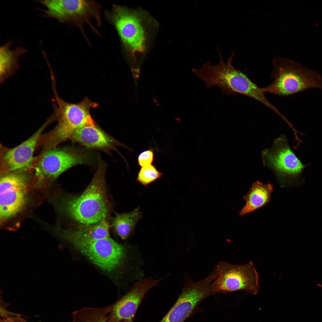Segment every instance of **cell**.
Returning <instances> with one entry per match:
<instances>
[{
    "mask_svg": "<svg viewBox=\"0 0 322 322\" xmlns=\"http://www.w3.org/2000/svg\"><path fill=\"white\" fill-rule=\"evenodd\" d=\"M109 18L121 40L130 64L139 69L158 27L149 13L141 8L133 9L115 5Z\"/></svg>",
    "mask_w": 322,
    "mask_h": 322,
    "instance_id": "obj_1",
    "label": "cell"
},
{
    "mask_svg": "<svg viewBox=\"0 0 322 322\" xmlns=\"http://www.w3.org/2000/svg\"><path fill=\"white\" fill-rule=\"evenodd\" d=\"M105 163L100 162L89 184L79 196L61 198L59 209L83 225L98 223L106 219L109 205L106 186Z\"/></svg>",
    "mask_w": 322,
    "mask_h": 322,
    "instance_id": "obj_2",
    "label": "cell"
},
{
    "mask_svg": "<svg viewBox=\"0 0 322 322\" xmlns=\"http://www.w3.org/2000/svg\"><path fill=\"white\" fill-rule=\"evenodd\" d=\"M52 80L55 103L53 102L54 113L52 116L57 123L52 130L42 134L41 137V145L46 150L56 147L70 139L77 129L85 126L95 124L90 110L98 106L88 98L76 103L64 101L58 95L55 79Z\"/></svg>",
    "mask_w": 322,
    "mask_h": 322,
    "instance_id": "obj_3",
    "label": "cell"
},
{
    "mask_svg": "<svg viewBox=\"0 0 322 322\" xmlns=\"http://www.w3.org/2000/svg\"><path fill=\"white\" fill-rule=\"evenodd\" d=\"M273 64L274 69L271 77L274 80L262 88L265 93L286 97L310 88L322 90V79L318 71L280 56L274 58Z\"/></svg>",
    "mask_w": 322,
    "mask_h": 322,
    "instance_id": "obj_4",
    "label": "cell"
},
{
    "mask_svg": "<svg viewBox=\"0 0 322 322\" xmlns=\"http://www.w3.org/2000/svg\"><path fill=\"white\" fill-rule=\"evenodd\" d=\"M93 155L79 148L56 147L36 157L29 171L37 185L52 182L69 168L93 162Z\"/></svg>",
    "mask_w": 322,
    "mask_h": 322,
    "instance_id": "obj_5",
    "label": "cell"
},
{
    "mask_svg": "<svg viewBox=\"0 0 322 322\" xmlns=\"http://www.w3.org/2000/svg\"><path fill=\"white\" fill-rule=\"evenodd\" d=\"M261 156L263 165L271 170L281 187L303 183L301 175L306 165L295 154L283 134L275 140L271 147L264 150Z\"/></svg>",
    "mask_w": 322,
    "mask_h": 322,
    "instance_id": "obj_6",
    "label": "cell"
},
{
    "mask_svg": "<svg viewBox=\"0 0 322 322\" xmlns=\"http://www.w3.org/2000/svg\"><path fill=\"white\" fill-rule=\"evenodd\" d=\"M214 270L212 287L215 294L243 290L256 295L258 291V275L251 261L242 265L220 261Z\"/></svg>",
    "mask_w": 322,
    "mask_h": 322,
    "instance_id": "obj_7",
    "label": "cell"
},
{
    "mask_svg": "<svg viewBox=\"0 0 322 322\" xmlns=\"http://www.w3.org/2000/svg\"><path fill=\"white\" fill-rule=\"evenodd\" d=\"M32 179L29 170L2 175L0 182V216L2 222L13 218L24 209L27 202Z\"/></svg>",
    "mask_w": 322,
    "mask_h": 322,
    "instance_id": "obj_8",
    "label": "cell"
},
{
    "mask_svg": "<svg viewBox=\"0 0 322 322\" xmlns=\"http://www.w3.org/2000/svg\"><path fill=\"white\" fill-rule=\"evenodd\" d=\"M214 272L199 281H193L187 276L177 300L160 322H183L202 301L215 294L212 287Z\"/></svg>",
    "mask_w": 322,
    "mask_h": 322,
    "instance_id": "obj_9",
    "label": "cell"
},
{
    "mask_svg": "<svg viewBox=\"0 0 322 322\" xmlns=\"http://www.w3.org/2000/svg\"><path fill=\"white\" fill-rule=\"evenodd\" d=\"M73 245L93 264L108 272L119 267L126 257L125 247L109 237Z\"/></svg>",
    "mask_w": 322,
    "mask_h": 322,
    "instance_id": "obj_10",
    "label": "cell"
},
{
    "mask_svg": "<svg viewBox=\"0 0 322 322\" xmlns=\"http://www.w3.org/2000/svg\"><path fill=\"white\" fill-rule=\"evenodd\" d=\"M35 1L46 7L43 16L67 24L83 21L90 18L98 19L95 3L86 0H45Z\"/></svg>",
    "mask_w": 322,
    "mask_h": 322,
    "instance_id": "obj_11",
    "label": "cell"
},
{
    "mask_svg": "<svg viewBox=\"0 0 322 322\" xmlns=\"http://www.w3.org/2000/svg\"><path fill=\"white\" fill-rule=\"evenodd\" d=\"M49 118L28 139L11 148L2 146L0 157L1 174L16 171L29 170L36 157L34 153L38 146L42 132L52 122Z\"/></svg>",
    "mask_w": 322,
    "mask_h": 322,
    "instance_id": "obj_12",
    "label": "cell"
},
{
    "mask_svg": "<svg viewBox=\"0 0 322 322\" xmlns=\"http://www.w3.org/2000/svg\"><path fill=\"white\" fill-rule=\"evenodd\" d=\"M160 280L151 278L142 279L114 305L112 317L114 322H132L134 317L146 293L156 286Z\"/></svg>",
    "mask_w": 322,
    "mask_h": 322,
    "instance_id": "obj_13",
    "label": "cell"
},
{
    "mask_svg": "<svg viewBox=\"0 0 322 322\" xmlns=\"http://www.w3.org/2000/svg\"><path fill=\"white\" fill-rule=\"evenodd\" d=\"M224 84L227 95L239 94L247 96L268 107L281 118L284 117L278 109L267 99L262 88L239 69L233 68L228 71L224 77Z\"/></svg>",
    "mask_w": 322,
    "mask_h": 322,
    "instance_id": "obj_14",
    "label": "cell"
},
{
    "mask_svg": "<svg viewBox=\"0 0 322 322\" xmlns=\"http://www.w3.org/2000/svg\"><path fill=\"white\" fill-rule=\"evenodd\" d=\"M70 140L88 148L108 152L115 151L118 153L117 146L132 151L126 145L108 135L95 124L85 126L75 130Z\"/></svg>",
    "mask_w": 322,
    "mask_h": 322,
    "instance_id": "obj_15",
    "label": "cell"
},
{
    "mask_svg": "<svg viewBox=\"0 0 322 322\" xmlns=\"http://www.w3.org/2000/svg\"><path fill=\"white\" fill-rule=\"evenodd\" d=\"M274 191L272 184L257 181L254 182L248 192L243 196L245 202L243 207L239 211L240 216L261 208L270 202Z\"/></svg>",
    "mask_w": 322,
    "mask_h": 322,
    "instance_id": "obj_16",
    "label": "cell"
},
{
    "mask_svg": "<svg viewBox=\"0 0 322 322\" xmlns=\"http://www.w3.org/2000/svg\"><path fill=\"white\" fill-rule=\"evenodd\" d=\"M83 225L76 229L64 230L63 236L73 245L109 237V226L106 219L96 224Z\"/></svg>",
    "mask_w": 322,
    "mask_h": 322,
    "instance_id": "obj_17",
    "label": "cell"
},
{
    "mask_svg": "<svg viewBox=\"0 0 322 322\" xmlns=\"http://www.w3.org/2000/svg\"><path fill=\"white\" fill-rule=\"evenodd\" d=\"M13 43L8 41L0 47V81L3 83L14 74L19 67L20 57L27 53L26 50L18 46L11 49Z\"/></svg>",
    "mask_w": 322,
    "mask_h": 322,
    "instance_id": "obj_18",
    "label": "cell"
},
{
    "mask_svg": "<svg viewBox=\"0 0 322 322\" xmlns=\"http://www.w3.org/2000/svg\"><path fill=\"white\" fill-rule=\"evenodd\" d=\"M142 216L138 208L129 212L117 213L112 220V227L121 239H126L133 233Z\"/></svg>",
    "mask_w": 322,
    "mask_h": 322,
    "instance_id": "obj_19",
    "label": "cell"
},
{
    "mask_svg": "<svg viewBox=\"0 0 322 322\" xmlns=\"http://www.w3.org/2000/svg\"><path fill=\"white\" fill-rule=\"evenodd\" d=\"M162 173L159 171L156 166L151 164L140 168L138 173L137 181L142 185L147 186L161 178Z\"/></svg>",
    "mask_w": 322,
    "mask_h": 322,
    "instance_id": "obj_20",
    "label": "cell"
},
{
    "mask_svg": "<svg viewBox=\"0 0 322 322\" xmlns=\"http://www.w3.org/2000/svg\"><path fill=\"white\" fill-rule=\"evenodd\" d=\"M154 151L153 148H150L140 153L137 158L138 165L142 167L152 164L154 160Z\"/></svg>",
    "mask_w": 322,
    "mask_h": 322,
    "instance_id": "obj_21",
    "label": "cell"
},
{
    "mask_svg": "<svg viewBox=\"0 0 322 322\" xmlns=\"http://www.w3.org/2000/svg\"><path fill=\"white\" fill-rule=\"evenodd\" d=\"M85 316L84 322H108L106 316L99 310H92Z\"/></svg>",
    "mask_w": 322,
    "mask_h": 322,
    "instance_id": "obj_22",
    "label": "cell"
},
{
    "mask_svg": "<svg viewBox=\"0 0 322 322\" xmlns=\"http://www.w3.org/2000/svg\"><path fill=\"white\" fill-rule=\"evenodd\" d=\"M318 286H319V287H322V285H321V284H318Z\"/></svg>",
    "mask_w": 322,
    "mask_h": 322,
    "instance_id": "obj_23",
    "label": "cell"
},
{
    "mask_svg": "<svg viewBox=\"0 0 322 322\" xmlns=\"http://www.w3.org/2000/svg\"><path fill=\"white\" fill-rule=\"evenodd\" d=\"M123 322H126V321H123Z\"/></svg>",
    "mask_w": 322,
    "mask_h": 322,
    "instance_id": "obj_24",
    "label": "cell"
}]
</instances>
